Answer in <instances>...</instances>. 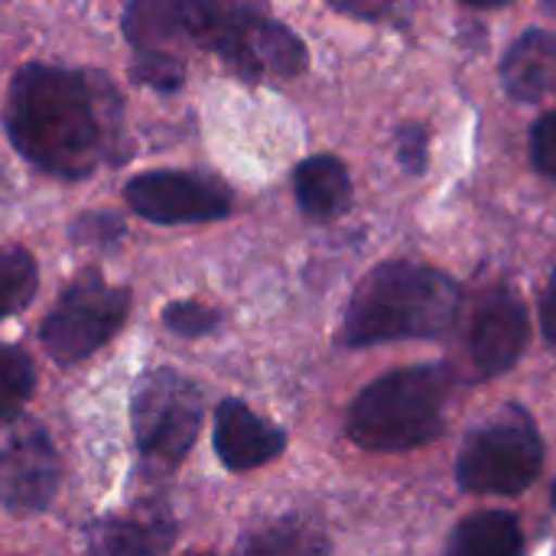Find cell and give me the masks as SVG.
<instances>
[{"label":"cell","instance_id":"obj_5","mask_svg":"<svg viewBox=\"0 0 556 556\" xmlns=\"http://www.w3.org/2000/svg\"><path fill=\"white\" fill-rule=\"evenodd\" d=\"M544 466V443L521 407H508L476 427L459 456L456 482L472 495H521L534 485Z\"/></svg>","mask_w":556,"mask_h":556},{"label":"cell","instance_id":"obj_22","mask_svg":"<svg viewBox=\"0 0 556 556\" xmlns=\"http://www.w3.org/2000/svg\"><path fill=\"white\" fill-rule=\"evenodd\" d=\"M427 150H430V134L420 124H407L397 134V160L407 173L420 176L427 169Z\"/></svg>","mask_w":556,"mask_h":556},{"label":"cell","instance_id":"obj_23","mask_svg":"<svg viewBox=\"0 0 556 556\" xmlns=\"http://www.w3.org/2000/svg\"><path fill=\"white\" fill-rule=\"evenodd\" d=\"M541 329H544L547 342L556 345V270L551 274V280L544 287V296H541Z\"/></svg>","mask_w":556,"mask_h":556},{"label":"cell","instance_id":"obj_17","mask_svg":"<svg viewBox=\"0 0 556 556\" xmlns=\"http://www.w3.org/2000/svg\"><path fill=\"white\" fill-rule=\"evenodd\" d=\"M36 296V261L23 248L0 244V319L20 313Z\"/></svg>","mask_w":556,"mask_h":556},{"label":"cell","instance_id":"obj_8","mask_svg":"<svg viewBox=\"0 0 556 556\" xmlns=\"http://www.w3.org/2000/svg\"><path fill=\"white\" fill-rule=\"evenodd\" d=\"M55 489L59 456L49 433L29 417L0 424V505L13 515H36L52 502Z\"/></svg>","mask_w":556,"mask_h":556},{"label":"cell","instance_id":"obj_13","mask_svg":"<svg viewBox=\"0 0 556 556\" xmlns=\"http://www.w3.org/2000/svg\"><path fill=\"white\" fill-rule=\"evenodd\" d=\"M502 88L521 104L544 101L556 91V36L547 29L521 33L498 65Z\"/></svg>","mask_w":556,"mask_h":556},{"label":"cell","instance_id":"obj_21","mask_svg":"<svg viewBox=\"0 0 556 556\" xmlns=\"http://www.w3.org/2000/svg\"><path fill=\"white\" fill-rule=\"evenodd\" d=\"M531 160H534L538 173H544L547 179H556V108L531 127Z\"/></svg>","mask_w":556,"mask_h":556},{"label":"cell","instance_id":"obj_25","mask_svg":"<svg viewBox=\"0 0 556 556\" xmlns=\"http://www.w3.org/2000/svg\"><path fill=\"white\" fill-rule=\"evenodd\" d=\"M554 502H556V485H554Z\"/></svg>","mask_w":556,"mask_h":556},{"label":"cell","instance_id":"obj_24","mask_svg":"<svg viewBox=\"0 0 556 556\" xmlns=\"http://www.w3.org/2000/svg\"><path fill=\"white\" fill-rule=\"evenodd\" d=\"M186 556H212V554H205V551H199V554H186Z\"/></svg>","mask_w":556,"mask_h":556},{"label":"cell","instance_id":"obj_7","mask_svg":"<svg viewBox=\"0 0 556 556\" xmlns=\"http://www.w3.org/2000/svg\"><path fill=\"white\" fill-rule=\"evenodd\" d=\"M130 293L111 287L98 274L75 277L42 323V349L59 365H75L94 355L127 319Z\"/></svg>","mask_w":556,"mask_h":556},{"label":"cell","instance_id":"obj_11","mask_svg":"<svg viewBox=\"0 0 556 556\" xmlns=\"http://www.w3.org/2000/svg\"><path fill=\"white\" fill-rule=\"evenodd\" d=\"M287 446L280 427L257 417L241 401H222L215 410V453L231 472L257 469L277 459Z\"/></svg>","mask_w":556,"mask_h":556},{"label":"cell","instance_id":"obj_10","mask_svg":"<svg viewBox=\"0 0 556 556\" xmlns=\"http://www.w3.org/2000/svg\"><path fill=\"white\" fill-rule=\"evenodd\" d=\"M531 339V316L521 296L511 287L489 290L469 326V365L472 378H498L505 375L528 349Z\"/></svg>","mask_w":556,"mask_h":556},{"label":"cell","instance_id":"obj_18","mask_svg":"<svg viewBox=\"0 0 556 556\" xmlns=\"http://www.w3.org/2000/svg\"><path fill=\"white\" fill-rule=\"evenodd\" d=\"M36 388V368L26 352L0 345V424L13 420Z\"/></svg>","mask_w":556,"mask_h":556},{"label":"cell","instance_id":"obj_15","mask_svg":"<svg viewBox=\"0 0 556 556\" xmlns=\"http://www.w3.org/2000/svg\"><path fill=\"white\" fill-rule=\"evenodd\" d=\"M446 556H525V534L511 511L469 515L450 538Z\"/></svg>","mask_w":556,"mask_h":556},{"label":"cell","instance_id":"obj_6","mask_svg":"<svg viewBox=\"0 0 556 556\" xmlns=\"http://www.w3.org/2000/svg\"><path fill=\"white\" fill-rule=\"evenodd\" d=\"M202 394L199 388L176 375L173 368L150 371L134 397L130 417H134V440L137 453L143 459V469L150 472H169L176 469L202 427Z\"/></svg>","mask_w":556,"mask_h":556},{"label":"cell","instance_id":"obj_12","mask_svg":"<svg viewBox=\"0 0 556 556\" xmlns=\"http://www.w3.org/2000/svg\"><path fill=\"white\" fill-rule=\"evenodd\" d=\"M176 541V525L160 511L98 518L85 531V556H160Z\"/></svg>","mask_w":556,"mask_h":556},{"label":"cell","instance_id":"obj_19","mask_svg":"<svg viewBox=\"0 0 556 556\" xmlns=\"http://www.w3.org/2000/svg\"><path fill=\"white\" fill-rule=\"evenodd\" d=\"M186 62L176 52H137L134 59V78L156 88V91H176L182 85Z\"/></svg>","mask_w":556,"mask_h":556},{"label":"cell","instance_id":"obj_20","mask_svg":"<svg viewBox=\"0 0 556 556\" xmlns=\"http://www.w3.org/2000/svg\"><path fill=\"white\" fill-rule=\"evenodd\" d=\"M163 323L173 332H179L186 339H195V336H205V332H212L218 326V313L202 306V303H173V306H166Z\"/></svg>","mask_w":556,"mask_h":556},{"label":"cell","instance_id":"obj_1","mask_svg":"<svg viewBox=\"0 0 556 556\" xmlns=\"http://www.w3.org/2000/svg\"><path fill=\"white\" fill-rule=\"evenodd\" d=\"M121 101L101 75L29 62L7 94L10 143L42 173L85 179L111 153Z\"/></svg>","mask_w":556,"mask_h":556},{"label":"cell","instance_id":"obj_14","mask_svg":"<svg viewBox=\"0 0 556 556\" xmlns=\"http://www.w3.org/2000/svg\"><path fill=\"white\" fill-rule=\"evenodd\" d=\"M293 192L296 202L303 208V215L316 218V222H329L339 218L349 202H352V179L342 160L319 153L309 156L296 166L293 173Z\"/></svg>","mask_w":556,"mask_h":556},{"label":"cell","instance_id":"obj_16","mask_svg":"<svg viewBox=\"0 0 556 556\" xmlns=\"http://www.w3.org/2000/svg\"><path fill=\"white\" fill-rule=\"evenodd\" d=\"M238 556H329V541L303 518H280L254 528L241 541Z\"/></svg>","mask_w":556,"mask_h":556},{"label":"cell","instance_id":"obj_3","mask_svg":"<svg viewBox=\"0 0 556 556\" xmlns=\"http://www.w3.org/2000/svg\"><path fill=\"white\" fill-rule=\"evenodd\" d=\"M453 391L446 365H414L371 381L349 410V437L371 453L417 450L443 433Z\"/></svg>","mask_w":556,"mask_h":556},{"label":"cell","instance_id":"obj_2","mask_svg":"<svg viewBox=\"0 0 556 556\" xmlns=\"http://www.w3.org/2000/svg\"><path fill=\"white\" fill-rule=\"evenodd\" d=\"M456 316L459 287L450 274L414 261H388L352 293L342 342L362 349L401 339H440L453 329Z\"/></svg>","mask_w":556,"mask_h":556},{"label":"cell","instance_id":"obj_9","mask_svg":"<svg viewBox=\"0 0 556 556\" xmlns=\"http://www.w3.org/2000/svg\"><path fill=\"white\" fill-rule=\"evenodd\" d=\"M127 205L156 225H205L231 212V192L205 173L153 169L140 173L124 189Z\"/></svg>","mask_w":556,"mask_h":556},{"label":"cell","instance_id":"obj_4","mask_svg":"<svg viewBox=\"0 0 556 556\" xmlns=\"http://www.w3.org/2000/svg\"><path fill=\"white\" fill-rule=\"evenodd\" d=\"M182 33L212 49L241 78H293L306 68V46L300 36L248 3L182 0Z\"/></svg>","mask_w":556,"mask_h":556}]
</instances>
